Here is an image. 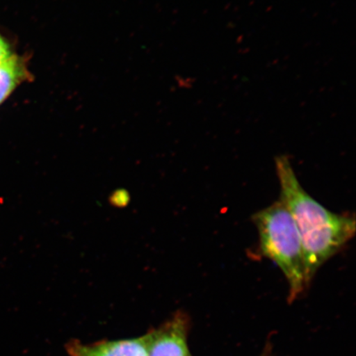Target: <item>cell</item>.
Returning a JSON list of instances; mask_svg holds the SVG:
<instances>
[{
  "label": "cell",
  "mask_w": 356,
  "mask_h": 356,
  "mask_svg": "<svg viewBox=\"0 0 356 356\" xmlns=\"http://www.w3.org/2000/svg\"><path fill=\"white\" fill-rule=\"evenodd\" d=\"M280 200L291 213L299 232L309 284L318 270L354 238L353 213H338L323 207L302 188L286 156L275 159Z\"/></svg>",
  "instance_id": "cell-1"
},
{
  "label": "cell",
  "mask_w": 356,
  "mask_h": 356,
  "mask_svg": "<svg viewBox=\"0 0 356 356\" xmlns=\"http://www.w3.org/2000/svg\"><path fill=\"white\" fill-rule=\"evenodd\" d=\"M252 222L259 238L258 250L282 270L289 286V301L296 300L310 284L300 236L291 213L280 200L255 213Z\"/></svg>",
  "instance_id": "cell-2"
},
{
  "label": "cell",
  "mask_w": 356,
  "mask_h": 356,
  "mask_svg": "<svg viewBox=\"0 0 356 356\" xmlns=\"http://www.w3.org/2000/svg\"><path fill=\"white\" fill-rule=\"evenodd\" d=\"M148 356H191L188 346L189 319L181 312L159 327L152 328Z\"/></svg>",
  "instance_id": "cell-3"
},
{
  "label": "cell",
  "mask_w": 356,
  "mask_h": 356,
  "mask_svg": "<svg viewBox=\"0 0 356 356\" xmlns=\"http://www.w3.org/2000/svg\"><path fill=\"white\" fill-rule=\"evenodd\" d=\"M150 332L128 339L102 340L91 343L72 339L67 342L69 356H148Z\"/></svg>",
  "instance_id": "cell-4"
},
{
  "label": "cell",
  "mask_w": 356,
  "mask_h": 356,
  "mask_svg": "<svg viewBox=\"0 0 356 356\" xmlns=\"http://www.w3.org/2000/svg\"><path fill=\"white\" fill-rule=\"evenodd\" d=\"M28 76L24 61L17 56L0 61V104Z\"/></svg>",
  "instance_id": "cell-5"
},
{
  "label": "cell",
  "mask_w": 356,
  "mask_h": 356,
  "mask_svg": "<svg viewBox=\"0 0 356 356\" xmlns=\"http://www.w3.org/2000/svg\"><path fill=\"white\" fill-rule=\"evenodd\" d=\"M109 200L111 206L123 208L130 202L131 198L126 190H118L111 193Z\"/></svg>",
  "instance_id": "cell-6"
},
{
  "label": "cell",
  "mask_w": 356,
  "mask_h": 356,
  "mask_svg": "<svg viewBox=\"0 0 356 356\" xmlns=\"http://www.w3.org/2000/svg\"><path fill=\"white\" fill-rule=\"evenodd\" d=\"M10 56V47H8L6 40L0 35V61L6 59V58Z\"/></svg>",
  "instance_id": "cell-7"
}]
</instances>
